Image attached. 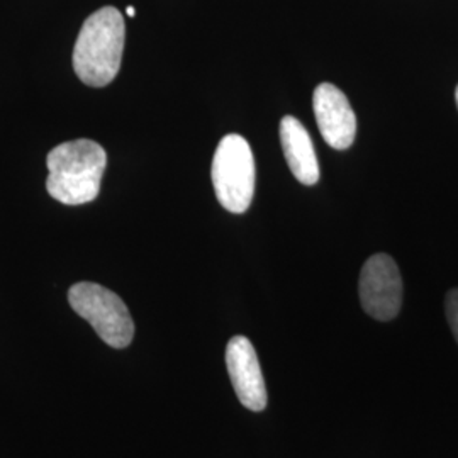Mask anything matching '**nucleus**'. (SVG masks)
<instances>
[{"label":"nucleus","mask_w":458,"mask_h":458,"mask_svg":"<svg viewBox=\"0 0 458 458\" xmlns=\"http://www.w3.org/2000/svg\"><path fill=\"white\" fill-rule=\"evenodd\" d=\"M49 196L66 206L96 200L107 166V153L92 140L66 141L49 151Z\"/></svg>","instance_id":"1"},{"label":"nucleus","mask_w":458,"mask_h":458,"mask_svg":"<svg viewBox=\"0 0 458 458\" xmlns=\"http://www.w3.org/2000/svg\"><path fill=\"white\" fill-rule=\"evenodd\" d=\"M126 26L121 13L106 5L83 22L73 48V70L89 87H106L121 68Z\"/></svg>","instance_id":"2"},{"label":"nucleus","mask_w":458,"mask_h":458,"mask_svg":"<svg viewBox=\"0 0 458 458\" xmlns=\"http://www.w3.org/2000/svg\"><path fill=\"white\" fill-rule=\"evenodd\" d=\"M255 175L250 143L240 134L225 136L216 148L211 170L219 204L229 213H246L255 196Z\"/></svg>","instance_id":"3"},{"label":"nucleus","mask_w":458,"mask_h":458,"mask_svg":"<svg viewBox=\"0 0 458 458\" xmlns=\"http://www.w3.org/2000/svg\"><path fill=\"white\" fill-rule=\"evenodd\" d=\"M72 310L96 329L100 340L113 348H126L134 336V323L124 301L113 291L79 282L68 291Z\"/></svg>","instance_id":"4"},{"label":"nucleus","mask_w":458,"mask_h":458,"mask_svg":"<svg viewBox=\"0 0 458 458\" xmlns=\"http://www.w3.org/2000/svg\"><path fill=\"white\" fill-rule=\"evenodd\" d=\"M359 294L363 311L377 321H391L403 306V278L397 263L386 253L370 257L361 268Z\"/></svg>","instance_id":"5"},{"label":"nucleus","mask_w":458,"mask_h":458,"mask_svg":"<svg viewBox=\"0 0 458 458\" xmlns=\"http://www.w3.org/2000/svg\"><path fill=\"white\" fill-rule=\"evenodd\" d=\"M226 367L233 389L246 410L267 408V386L257 352L246 336H233L226 346Z\"/></svg>","instance_id":"6"},{"label":"nucleus","mask_w":458,"mask_h":458,"mask_svg":"<svg viewBox=\"0 0 458 458\" xmlns=\"http://www.w3.org/2000/svg\"><path fill=\"white\" fill-rule=\"evenodd\" d=\"M312 109L323 140L335 149L352 147L357 136V115L348 98L333 83H321L314 90Z\"/></svg>","instance_id":"7"},{"label":"nucleus","mask_w":458,"mask_h":458,"mask_svg":"<svg viewBox=\"0 0 458 458\" xmlns=\"http://www.w3.org/2000/svg\"><path fill=\"white\" fill-rule=\"evenodd\" d=\"M280 145L293 175L304 185L319 181V164L311 136L294 115H285L280 121Z\"/></svg>","instance_id":"8"},{"label":"nucleus","mask_w":458,"mask_h":458,"mask_svg":"<svg viewBox=\"0 0 458 458\" xmlns=\"http://www.w3.org/2000/svg\"><path fill=\"white\" fill-rule=\"evenodd\" d=\"M445 310H446V319L450 329L455 336L458 344V289L450 291L446 295V302H445Z\"/></svg>","instance_id":"9"},{"label":"nucleus","mask_w":458,"mask_h":458,"mask_svg":"<svg viewBox=\"0 0 458 458\" xmlns=\"http://www.w3.org/2000/svg\"><path fill=\"white\" fill-rule=\"evenodd\" d=\"M126 14H128V16L130 17L136 16V9H134V7H131V5H130V7H126Z\"/></svg>","instance_id":"10"},{"label":"nucleus","mask_w":458,"mask_h":458,"mask_svg":"<svg viewBox=\"0 0 458 458\" xmlns=\"http://www.w3.org/2000/svg\"><path fill=\"white\" fill-rule=\"evenodd\" d=\"M455 100H457V106H458V87H457V90H455Z\"/></svg>","instance_id":"11"}]
</instances>
